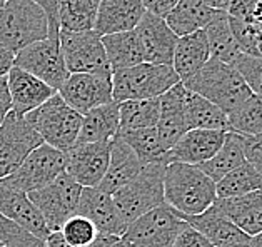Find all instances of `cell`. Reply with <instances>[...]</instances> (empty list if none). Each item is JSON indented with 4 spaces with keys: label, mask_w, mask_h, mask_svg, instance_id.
<instances>
[{
    "label": "cell",
    "mask_w": 262,
    "mask_h": 247,
    "mask_svg": "<svg viewBox=\"0 0 262 247\" xmlns=\"http://www.w3.org/2000/svg\"><path fill=\"white\" fill-rule=\"evenodd\" d=\"M181 219H184L192 229L201 232L214 247H226V245H231V244L249 239L244 232H241L237 227L221 212V209L215 204H212L202 214L181 215Z\"/></svg>",
    "instance_id": "23"
},
{
    "label": "cell",
    "mask_w": 262,
    "mask_h": 247,
    "mask_svg": "<svg viewBox=\"0 0 262 247\" xmlns=\"http://www.w3.org/2000/svg\"><path fill=\"white\" fill-rule=\"evenodd\" d=\"M232 67L241 74L254 96H262V57L242 54Z\"/></svg>",
    "instance_id": "39"
},
{
    "label": "cell",
    "mask_w": 262,
    "mask_h": 247,
    "mask_svg": "<svg viewBox=\"0 0 262 247\" xmlns=\"http://www.w3.org/2000/svg\"><path fill=\"white\" fill-rule=\"evenodd\" d=\"M226 247H254L252 242H251V237L246 239V240H241V242H235V244H231V245H226Z\"/></svg>",
    "instance_id": "49"
},
{
    "label": "cell",
    "mask_w": 262,
    "mask_h": 247,
    "mask_svg": "<svg viewBox=\"0 0 262 247\" xmlns=\"http://www.w3.org/2000/svg\"><path fill=\"white\" fill-rule=\"evenodd\" d=\"M242 147H244L246 162L255 172L262 175V136H242Z\"/></svg>",
    "instance_id": "41"
},
{
    "label": "cell",
    "mask_w": 262,
    "mask_h": 247,
    "mask_svg": "<svg viewBox=\"0 0 262 247\" xmlns=\"http://www.w3.org/2000/svg\"><path fill=\"white\" fill-rule=\"evenodd\" d=\"M120 237L117 236H108V234H99V237L95 239V242H92L91 245H85V247H111L112 244H116ZM46 247H70L66 244V240L62 239L60 232L59 231H54L50 232L47 239L43 240Z\"/></svg>",
    "instance_id": "42"
},
{
    "label": "cell",
    "mask_w": 262,
    "mask_h": 247,
    "mask_svg": "<svg viewBox=\"0 0 262 247\" xmlns=\"http://www.w3.org/2000/svg\"><path fill=\"white\" fill-rule=\"evenodd\" d=\"M164 200L181 215H197L217 200L215 182L197 166L169 162L164 172Z\"/></svg>",
    "instance_id": "1"
},
{
    "label": "cell",
    "mask_w": 262,
    "mask_h": 247,
    "mask_svg": "<svg viewBox=\"0 0 262 247\" xmlns=\"http://www.w3.org/2000/svg\"><path fill=\"white\" fill-rule=\"evenodd\" d=\"M161 104L157 99L125 100L119 104V134L156 127ZM117 134V136H119Z\"/></svg>",
    "instance_id": "32"
},
{
    "label": "cell",
    "mask_w": 262,
    "mask_h": 247,
    "mask_svg": "<svg viewBox=\"0 0 262 247\" xmlns=\"http://www.w3.org/2000/svg\"><path fill=\"white\" fill-rule=\"evenodd\" d=\"M185 96H187V88L182 85V82H179V84L170 87L167 92L159 97L161 110H159V120L156 129L162 147L167 152L189 130L184 114Z\"/></svg>",
    "instance_id": "18"
},
{
    "label": "cell",
    "mask_w": 262,
    "mask_h": 247,
    "mask_svg": "<svg viewBox=\"0 0 262 247\" xmlns=\"http://www.w3.org/2000/svg\"><path fill=\"white\" fill-rule=\"evenodd\" d=\"M82 187L67 172H62L46 187L27 194L39 212L50 232L59 231L67 219L77 212Z\"/></svg>",
    "instance_id": "8"
},
{
    "label": "cell",
    "mask_w": 262,
    "mask_h": 247,
    "mask_svg": "<svg viewBox=\"0 0 262 247\" xmlns=\"http://www.w3.org/2000/svg\"><path fill=\"white\" fill-rule=\"evenodd\" d=\"M209 59L210 52L207 37L204 30H199L177 39L174 57H172V69L177 74L179 80L185 82L199 72Z\"/></svg>",
    "instance_id": "25"
},
{
    "label": "cell",
    "mask_w": 262,
    "mask_h": 247,
    "mask_svg": "<svg viewBox=\"0 0 262 247\" xmlns=\"http://www.w3.org/2000/svg\"><path fill=\"white\" fill-rule=\"evenodd\" d=\"M43 242L22 229L0 212V245L2 247H40Z\"/></svg>",
    "instance_id": "38"
},
{
    "label": "cell",
    "mask_w": 262,
    "mask_h": 247,
    "mask_svg": "<svg viewBox=\"0 0 262 247\" xmlns=\"http://www.w3.org/2000/svg\"><path fill=\"white\" fill-rule=\"evenodd\" d=\"M100 0H60L59 25L67 32L94 30Z\"/></svg>",
    "instance_id": "33"
},
{
    "label": "cell",
    "mask_w": 262,
    "mask_h": 247,
    "mask_svg": "<svg viewBox=\"0 0 262 247\" xmlns=\"http://www.w3.org/2000/svg\"><path fill=\"white\" fill-rule=\"evenodd\" d=\"M111 247H129V245H127V244L124 242V240H122V239H119V240H117V242H116V244H112Z\"/></svg>",
    "instance_id": "51"
},
{
    "label": "cell",
    "mask_w": 262,
    "mask_h": 247,
    "mask_svg": "<svg viewBox=\"0 0 262 247\" xmlns=\"http://www.w3.org/2000/svg\"><path fill=\"white\" fill-rule=\"evenodd\" d=\"M127 245H129V244H127ZM129 247H132V245H129Z\"/></svg>",
    "instance_id": "54"
},
{
    "label": "cell",
    "mask_w": 262,
    "mask_h": 247,
    "mask_svg": "<svg viewBox=\"0 0 262 247\" xmlns=\"http://www.w3.org/2000/svg\"><path fill=\"white\" fill-rule=\"evenodd\" d=\"M62 239L70 247H85L95 242L99 237V231L91 220L82 217V215L75 214L70 219H67L59 229Z\"/></svg>",
    "instance_id": "37"
},
{
    "label": "cell",
    "mask_w": 262,
    "mask_h": 247,
    "mask_svg": "<svg viewBox=\"0 0 262 247\" xmlns=\"http://www.w3.org/2000/svg\"><path fill=\"white\" fill-rule=\"evenodd\" d=\"M67 152L57 150L47 144L39 145L25 157L15 172L5 177L9 186L18 189L25 194H30L37 189L46 187L57 175L66 172Z\"/></svg>",
    "instance_id": "10"
},
{
    "label": "cell",
    "mask_w": 262,
    "mask_h": 247,
    "mask_svg": "<svg viewBox=\"0 0 262 247\" xmlns=\"http://www.w3.org/2000/svg\"><path fill=\"white\" fill-rule=\"evenodd\" d=\"M0 247H2V245H0Z\"/></svg>",
    "instance_id": "56"
},
{
    "label": "cell",
    "mask_w": 262,
    "mask_h": 247,
    "mask_svg": "<svg viewBox=\"0 0 262 247\" xmlns=\"http://www.w3.org/2000/svg\"><path fill=\"white\" fill-rule=\"evenodd\" d=\"M185 124L187 129H201V130H219L229 132L227 114L222 112L219 107L209 102L207 99L197 96L187 91L185 96Z\"/></svg>",
    "instance_id": "30"
},
{
    "label": "cell",
    "mask_w": 262,
    "mask_h": 247,
    "mask_svg": "<svg viewBox=\"0 0 262 247\" xmlns=\"http://www.w3.org/2000/svg\"><path fill=\"white\" fill-rule=\"evenodd\" d=\"M226 137V132L219 130H187L177 144L167 152L169 162H181L189 166H201L217 154Z\"/></svg>",
    "instance_id": "21"
},
{
    "label": "cell",
    "mask_w": 262,
    "mask_h": 247,
    "mask_svg": "<svg viewBox=\"0 0 262 247\" xmlns=\"http://www.w3.org/2000/svg\"><path fill=\"white\" fill-rule=\"evenodd\" d=\"M251 242L254 247H262V232H259L257 236L251 237Z\"/></svg>",
    "instance_id": "50"
},
{
    "label": "cell",
    "mask_w": 262,
    "mask_h": 247,
    "mask_svg": "<svg viewBox=\"0 0 262 247\" xmlns=\"http://www.w3.org/2000/svg\"><path fill=\"white\" fill-rule=\"evenodd\" d=\"M214 204L247 237L262 232V191H254L239 197L217 199Z\"/></svg>",
    "instance_id": "22"
},
{
    "label": "cell",
    "mask_w": 262,
    "mask_h": 247,
    "mask_svg": "<svg viewBox=\"0 0 262 247\" xmlns=\"http://www.w3.org/2000/svg\"><path fill=\"white\" fill-rule=\"evenodd\" d=\"M0 212L42 242L50 234L42 214L32 204L29 195L9 186L4 179H0Z\"/></svg>",
    "instance_id": "16"
},
{
    "label": "cell",
    "mask_w": 262,
    "mask_h": 247,
    "mask_svg": "<svg viewBox=\"0 0 262 247\" xmlns=\"http://www.w3.org/2000/svg\"><path fill=\"white\" fill-rule=\"evenodd\" d=\"M40 247H46V244H42V245H40Z\"/></svg>",
    "instance_id": "53"
},
{
    "label": "cell",
    "mask_w": 262,
    "mask_h": 247,
    "mask_svg": "<svg viewBox=\"0 0 262 247\" xmlns=\"http://www.w3.org/2000/svg\"><path fill=\"white\" fill-rule=\"evenodd\" d=\"M117 137L122 139L134 150V154L142 162V166L159 164V162L167 164V150L162 147L156 127L124 132V134H119Z\"/></svg>",
    "instance_id": "34"
},
{
    "label": "cell",
    "mask_w": 262,
    "mask_h": 247,
    "mask_svg": "<svg viewBox=\"0 0 262 247\" xmlns=\"http://www.w3.org/2000/svg\"><path fill=\"white\" fill-rule=\"evenodd\" d=\"M0 7H2V5H0Z\"/></svg>",
    "instance_id": "55"
},
{
    "label": "cell",
    "mask_w": 262,
    "mask_h": 247,
    "mask_svg": "<svg viewBox=\"0 0 262 247\" xmlns=\"http://www.w3.org/2000/svg\"><path fill=\"white\" fill-rule=\"evenodd\" d=\"M119 134V102L112 100L105 105L95 107L82 116L80 132L75 145L114 141Z\"/></svg>",
    "instance_id": "26"
},
{
    "label": "cell",
    "mask_w": 262,
    "mask_h": 247,
    "mask_svg": "<svg viewBox=\"0 0 262 247\" xmlns=\"http://www.w3.org/2000/svg\"><path fill=\"white\" fill-rule=\"evenodd\" d=\"M59 42L69 74L112 72L102 46V37L94 30L87 32L60 30Z\"/></svg>",
    "instance_id": "11"
},
{
    "label": "cell",
    "mask_w": 262,
    "mask_h": 247,
    "mask_svg": "<svg viewBox=\"0 0 262 247\" xmlns=\"http://www.w3.org/2000/svg\"><path fill=\"white\" fill-rule=\"evenodd\" d=\"M111 145L112 141L74 145L67 150L66 172L80 187H99L111 161Z\"/></svg>",
    "instance_id": "14"
},
{
    "label": "cell",
    "mask_w": 262,
    "mask_h": 247,
    "mask_svg": "<svg viewBox=\"0 0 262 247\" xmlns=\"http://www.w3.org/2000/svg\"><path fill=\"white\" fill-rule=\"evenodd\" d=\"M182 85L189 92L207 99L227 116L252 96L235 67L224 64L212 57L195 75L182 82Z\"/></svg>",
    "instance_id": "2"
},
{
    "label": "cell",
    "mask_w": 262,
    "mask_h": 247,
    "mask_svg": "<svg viewBox=\"0 0 262 247\" xmlns=\"http://www.w3.org/2000/svg\"><path fill=\"white\" fill-rule=\"evenodd\" d=\"M10 112V96L7 88V77L0 79V125Z\"/></svg>",
    "instance_id": "46"
},
{
    "label": "cell",
    "mask_w": 262,
    "mask_h": 247,
    "mask_svg": "<svg viewBox=\"0 0 262 247\" xmlns=\"http://www.w3.org/2000/svg\"><path fill=\"white\" fill-rule=\"evenodd\" d=\"M242 164H246V157H244V147H242L241 134H235V132L229 130L226 132V137H224V142L221 145V149L217 150V154L212 159H209L207 162H204L197 167L209 179L219 182L224 175H227L234 169L241 167Z\"/></svg>",
    "instance_id": "31"
},
{
    "label": "cell",
    "mask_w": 262,
    "mask_h": 247,
    "mask_svg": "<svg viewBox=\"0 0 262 247\" xmlns=\"http://www.w3.org/2000/svg\"><path fill=\"white\" fill-rule=\"evenodd\" d=\"M47 37V15L35 2L9 0L0 7V43L14 55Z\"/></svg>",
    "instance_id": "3"
},
{
    "label": "cell",
    "mask_w": 262,
    "mask_h": 247,
    "mask_svg": "<svg viewBox=\"0 0 262 247\" xmlns=\"http://www.w3.org/2000/svg\"><path fill=\"white\" fill-rule=\"evenodd\" d=\"M229 130L242 136H262V96L249 97L227 116Z\"/></svg>",
    "instance_id": "36"
},
{
    "label": "cell",
    "mask_w": 262,
    "mask_h": 247,
    "mask_svg": "<svg viewBox=\"0 0 262 247\" xmlns=\"http://www.w3.org/2000/svg\"><path fill=\"white\" fill-rule=\"evenodd\" d=\"M142 162L137 159L134 150L120 137H116L111 145V161H108L107 172L99 187L112 195L125 184H129L142 170Z\"/></svg>",
    "instance_id": "24"
},
{
    "label": "cell",
    "mask_w": 262,
    "mask_h": 247,
    "mask_svg": "<svg viewBox=\"0 0 262 247\" xmlns=\"http://www.w3.org/2000/svg\"><path fill=\"white\" fill-rule=\"evenodd\" d=\"M24 117L40 136L43 144L62 152L74 147L82 125V116L63 102L59 94Z\"/></svg>",
    "instance_id": "5"
},
{
    "label": "cell",
    "mask_w": 262,
    "mask_h": 247,
    "mask_svg": "<svg viewBox=\"0 0 262 247\" xmlns=\"http://www.w3.org/2000/svg\"><path fill=\"white\" fill-rule=\"evenodd\" d=\"M7 88L10 96V110L18 116H27L57 94L52 87L17 67H12L7 74Z\"/></svg>",
    "instance_id": "19"
},
{
    "label": "cell",
    "mask_w": 262,
    "mask_h": 247,
    "mask_svg": "<svg viewBox=\"0 0 262 247\" xmlns=\"http://www.w3.org/2000/svg\"><path fill=\"white\" fill-rule=\"evenodd\" d=\"M102 46H104L108 67L112 72L139 65L144 62L142 47H140L136 30L102 37Z\"/></svg>",
    "instance_id": "28"
},
{
    "label": "cell",
    "mask_w": 262,
    "mask_h": 247,
    "mask_svg": "<svg viewBox=\"0 0 262 247\" xmlns=\"http://www.w3.org/2000/svg\"><path fill=\"white\" fill-rule=\"evenodd\" d=\"M187 222L174 209L162 204L125 227L122 239L132 247H172Z\"/></svg>",
    "instance_id": "7"
},
{
    "label": "cell",
    "mask_w": 262,
    "mask_h": 247,
    "mask_svg": "<svg viewBox=\"0 0 262 247\" xmlns=\"http://www.w3.org/2000/svg\"><path fill=\"white\" fill-rule=\"evenodd\" d=\"M204 4H207L209 7H212L215 10H221V12H227L229 5H231L232 0H202Z\"/></svg>",
    "instance_id": "48"
},
{
    "label": "cell",
    "mask_w": 262,
    "mask_h": 247,
    "mask_svg": "<svg viewBox=\"0 0 262 247\" xmlns=\"http://www.w3.org/2000/svg\"><path fill=\"white\" fill-rule=\"evenodd\" d=\"M181 0H142V5L145 12L152 15H157L161 18H165L167 14L176 7Z\"/></svg>",
    "instance_id": "45"
},
{
    "label": "cell",
    "mask_w": 262,
    "mask_h": 247,
    "mask_svg": "<svg viewBox=\"0 0 262 247\" xmlns=\"http://www.w3.org/2000/svg\"><path fill=\"white\" fill-rule=\"evenodd\" d=\"M59 96L69 107L84 116L95 107L112 102V72L70 74L59 88Z\"/></svg>",
    "instance_id": "13"
},
{
    "label": "cell",
    "mask_w": 262,
    "mask_h": 247,
    "mask_svg": "<svg viewBox=\"0 0 262 247\" xmlns=\"http://www.w3.org/2000/svg\"><path fill=\"white\" fill-rule=\"evenodd\" d=\"M172 247H214V245L210 244L201 232H197L187 224V227L179 234V237L176 239V242Z\"/></svg>",
    "instance_id": "44"
},
{
    "label": "cell",
    "mask_w": 262,
    "mask_h": 247,
    "mask_svg": "<svg viewBox=\"0 0 262 247\" xmlns=\"http://www.w3.org/2000/svg\"><path fill=\"white\" fill-rule=\"evenodd\" d=\"M5 2H9V0H0V5H4Z\"/></svg>",
    "instance_id": "52"
},
{
    "label": "cell",
    "mask_w": 262,
    "mask_h": 247,
    "mask_svg": "<svg viewBox=\"0 0 262 247\" xmlns=\"http://www.w3.org/2000/svg\"><path fill=\"white\" fill-rule=\"evenodd\" d=\"M46 12L49 20V35H59L60 25H59V5L60 0H32Z\"/></svg>",
    "instance_id": "43"
},
{
    "label": "cell",
    "mask_w": 262,
    "mask_h": 247,
    "mask_svg": "<svg viewBox=\"0 0 262 247\" xmlns=\"http://www.w3.org/2000/svg\"><path fill=\"white\" fill-rule=\"evenodd\" d=\"M14 59L15 55L10 52L7 47H4L0 43V79L7 77V74L12 67H14Z\"/></svg>",
    "instance_id": "47"
},
{
    "label": "cell",
    "mask_w": 262,
    "mask_h": 247,
    "mask_svg": "<svg viewBox=\"0 0 262 247\" xmlns=\"http://www.w3.org/2000/svg\"><path fill=\"white\" fill-rule=\"evenodd\" d=\"M145 9L142 0H100L94 32L100 37L136 30Z\"/></svg>",
    "instance_id": "20"
},
{
    "label": "cell",
    "mask_w": 262,
    "mask_h": 247,
    "mask_svg": "<svg viewBox=\"0 0 262 247\" xmlns=\"http://www.w3.org/2000/svg\"><path fill=\"white\" fill-rule=\"evenodd\" d=\"M43 141L24 116L9 112L0 125V179L15 172L25 157Z\"/></svg>",
    "instance_id": "12"
},
{
    "label": "cell",
    "mask_w": 262,
    "mask_h": 247,
    "mask_svg": "<svg viewBox=\"0 0 262 247\" xmlns=\"http://www.w3.org/2000/svg\"><path fill=\"white\" fill-rule=\"evenodd\" d=\"M167 164H149L134 179L112 194L114 204L120 220L127 227L144 214L165 204L164 200V172Z\"/></svg>",
    "instance_id": "4"
},
{
    "label": "cell",
    "mask_w": 262,
    "mask_h": 247,
    "mask_svg": "<svg viewBox=\"0 0 262 247\" xmlns=\"http://www.w3.org/2000/svg\"><path fill=\"white\" fill-rule=\"evenodd\" d=\"M144 62L156 65H172V57L179 37L169 29L164 18L145 12L136 27Z\"/></svg>",
    "instance_id": "15"
},
{
    "label": "cell",
    "mask_w": 262,
    "mask_h": 247,
    "mask_svg": "<svg viewBox=\"0 0 262 247\" xmlns=\"http://www.w3.org/2000/svg\"><path fill=\"white\" fill-rule=\"evenodd\" d=\"M219 14L202 0H181L164 20L177 37H184L204 30Z\"/></svg>",
    "instance_id": "27"
},
{
    "label": "cell",
    "mask_w": 262,
    "mask_h": 247,
    "mask_svg": "<svg viewBox=\"0 0 262 247\" xmlns=\"http://www.w3.org/2000/svg\"><path fill=\"white\" fill-rule=\"evenodd\" d=\"M179 82L181 80L172 65L142 62L139 65L112 72V99L119 104L125 100L157 99Z\"/></svg>",
    "instance_id": "6"
},
{
    "label": "cell",
    "mask_w": 262,
    "mask_h": 247,
    "mask_svg": "<svg viewBox=\"0 0 262 247\" xmlns=\"http://www.w3.org/2000/svg\"><path fill=\"white\" fill-rule=\"evenodd\" d=\"M227 15L262 24V0H232L227 9Z\"/></svg>",
    "instance_id": "40"
},
{
    "label": "cell",
    "mask_w": 262,
    "mask_h": 247,
    "mask_svg": "<svg viewBox=\"0 0 262 247\" xmlns=\"http://www.w3.org/2000/svg\"><path fill=\"white\" fill-rule=\"evenodd\" d=\"M204 34L207 37L209 52L212 59L221 60L224 64L234 65V62L242 55V50L239 47L237 40H235L231 22H229L227 12H221V14L204 29Z\"/></svg>",
    "instance_id": "29"
},
{
    "label": "cell",
    "mask_w": 262,
    "mask_h": 247,
    "mask_svg": "<svg viewBox=\"0 0 262 247\" xmlns=\"http://www.w3.org/2000/svg\"><path fill=\"white\" fill-rule=\"evenodd\" d=\"M14 67L32 74L43 84L59 91L69 77V71L63 62L59 35H49L15 54Z\"/></svg>",
    "instance_id": "9"
},
{
    "label": "cell",
    "mask_w": 262,
    "mask_h": 247,
    "mask_svg": "<svg viewBox=\"0 0 262 247\" xmlns=\"http://www.w3.org/2000/svg\"><path fill=\"white\" fill-rule=\"evenodd\" d=\"M75 214L91 220L100 234L122 237L125 231V226L120 220L112 195L102 191L100 187H82Z\"/></svg>",
    "instance_id": "17"
},
{
    "label": "cell",
    "mask_w": 262,
    "mask_h": 247,
    "mask_svg": "<svg viewBox=\"0 0 262 247\" xmlns=\"http://www.w3.org/2000/svg\"><path fill=\"white\" fill-rule=\"evenodd\" d=\"M254 191H262V175L255 172L247 162L215 182L217 199L239 197Z\"/></svg>",
    "instance_id": "35"
}]
</instances>
